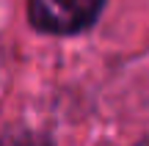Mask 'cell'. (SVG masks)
Listing matches in <instances>:
<instances>
[{
    "label": "cell",
    "mask_w": 149,
    "mask_h": 146,
    "mask_svg": "<svg viewBox=\"0 0 149 146\" xmlns=\"http://www.w3.org/2000/svg\"><path fill=\"white\" fill-rule=\"evenodd\" d=\"M0 146H55L47 135L42 132H31V130H17V132H6L0 135Z\"/></svg>",
    "instance_id": "7a4b0ae2"
},
{
    "label": "cell",
    "mask_w": 149,
    "mask_h": 146,
    "mask_svg": "<svg viewBox=\"0 0 149 146\" xmlns=\"http://www.w3.org/2000/svg\"><path fill=\"white\" fill-rule=\"evenodd\" d=\"M108 0H28V22L39 33L74 36L100 19Z\"/></svg>",
    "instance_id": "6da1fadb"
},
{
    "label": "cell",
    "mask_w": 149,
    "mask_h": 146,
    "mask_svg": "<svg viewBox=\"0 0 149 146\" xmlns=\"http://www.w3.org/2000/svg\"><path fill=\"white\" fill-rule=\"evenodd\" d=\"M138 146H149V138H144V141H141V143H138Z\"/></svg>",
    "instance_id": "3957f363"
}]
</instances>
